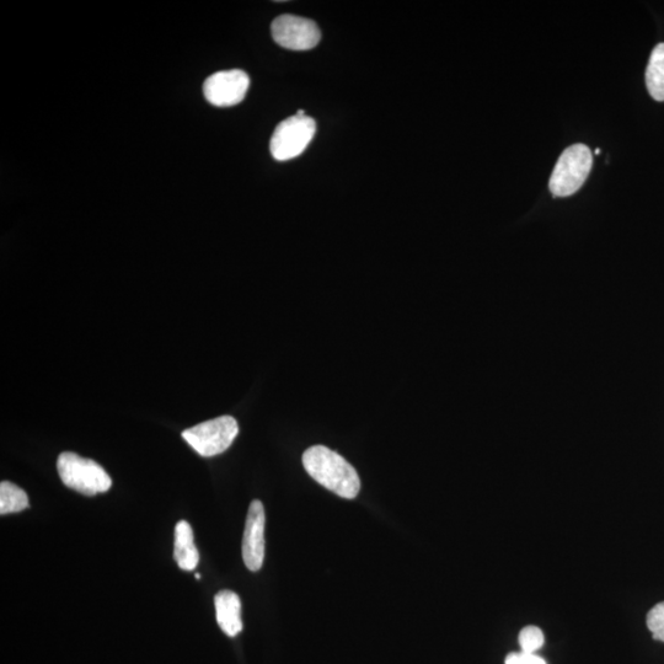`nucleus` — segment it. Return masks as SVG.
Instances as JSON below:
<instances>
[{
    "label": "nucleus",
    "instance_id": "nucleus-4",
    "mask_svg": "<svg viewBox=\"0 0 664 664\" xmlns=\"http://www.w3.org/2000/svg\"><path fill=\"white\" fill-rule=\"evenodd\" d=\"M238 433L237 420L232 416H221L187 428L182 432V438L202 457L210 458L226 452Z\"/></svg>",
    "mask_w": 664,
    "mask_h": 664
},
{
    "label": "nucleus",
    "instance_id": "nucleus-15",
    "mask_svg": "<svg viewBox=\"0 0 664 664\" xmlns=\"http://www.w3.org/2000/svg\"><path fill=\"white\" fill-rule=\"evenodd\" d=\"M506 664H546L537 653L517 652L511 653L506 658Z\"/></svg>",
    "mask_w": 664,
    "mask_h": 664
},
{
    "label": "nucleus",
    "instance_id": "nucleus-8",
    "mask_svg": "<svg viewBox=\"0 0 664 664\" xmlns=\"http://www.w3.org/2000/svg\"><path fill=\"white\" fill-rule=\"evenodd\" d=\"M265 508L262 502H251L243 538V560L250 571H259L265 559Z\"/></svg>",
    "mask_w": 664,
    "mask_h": 664
},
{
    "label": "nucleus",
    "instance_id": "nucleus-3",
    "mask_svg": "<svg viewBox=\"0 0 664 664\" xmlns=\"http://www.w3.org/2000/svg\"><path fill=\"white\" fill-rule=\"evenodd\" d=\"M593 165V155L585 144H574L567 148L555 165L549 181L554 197L576 194L585 184Z\"/></svg>",
    "mask_w": 664,
    "mask_h": 664
},
{
    "label": "nucleus",
    "instance_id": "nucleus-5",
    "mask_svg": "<svg viewBox=\"0 0 664 664\" xmlns=\"http://www.w3.org/2000/svg\"><path fill=\"white\" fill-rule=\"evenodd\" d=\"M317 125L312 117L292 116L276 127L271 138L272 157L278 162H287L297 158L309 146L314 138Z\"/></svg>",
    "mask_w": 664,
    "mask_h": 664
},
{
    "label": "nucleus",
    "instance_id": "nucleus-14",
    "mask_svg": "<svg viewBox=\"0 0 664 664\" xmlns=\"http://www.w3.org/2000/svg\"><path fill=\"white\" fill-rule=\"evenodd\" d=\"M647 626L653 639L664 642V602L655 605L647 614Z\"/></svg>",
    "mask_w": 664,
    "mask_h": 664
},
{
    "label": "nucleus",
    "instance_id": "nucleus-9",
    "mask_svg": "<svg viewBox=\"0 0 664 664\" xmlns=\"http://www.w3.org/2000/svg\"><path fill=\"white\" fill-rule=\"evenodd\" d=\"M219 628L229 637L242 633V602L237 593L221 591L214 598Z\"/></svg>",
    "mask_w": 664,
    "mask_h": 664
},
{
    "label": "nucleus",
    "instance_id": "nucleus-11",
    "mask_svg": "<svg viewBox=\"0 0 664 664\" xmlns=\"http://www.w3.org/2000/svg\"><path fill=\"white\" fill-rule=\"evenodd\" d=\"M646 85L656 101H664V44L652 51L646 71Z\"/></svg>",
    "mask_w": 664,
    "mask_h": 664
},
{
    "label": "nucleus",
    "instance_id": "nucleus-10",
    "mask_svg": "<svg viewBox=\"0 0 664 664\" xmlns=\"http://www.w3.org/2000/svg\"><path fill=\"white\" fill-rule=\"evenodd\" d=\"M174 558L181 570H195L200 554L194 542V530L189 523L180 521L175 527Z\"/></svg>",
    "mask_w": 664,
    "mask_h": 664
},
{
    "label": "nucleus",
    "instance_id": "nucleus-12",
    "mask_svg": "<svg viewBox=\"0 0 664 664\" xmlns=\"http://www.w3.org/2000/svg\"><path fill=\"white\" fill-rule=\"evenodd\" d=\"M29 507V497L23 489L10 481L0 484V513L2 516L18 513Z\"/></svg>",
    "mask_w": 664,
    "mask_h": 664
},
{
    "label": "nucleus",
    "instance_id": "nucleus-13",
    "mask_svg": "<svg viewBox=\"0 0 664 664\" xmlns=\"http://www.w3.org/2000/svg\"><path fill=\"white\" fill-rule=\"evenodd\" d=\"M543 645L544 634L537 626H527L519 634V646L523 652L535 653L542 649Z\"/></svg>",
    "mask_w": 664,
    "mask_h": 664
},
{
    "label": "nucleus",
    "instance_id": "nucleus-2",
    "mask_svg": "<svg viewBox=\"0 0 664 664\" xmlns=\"http://www.w3.org/2000/svg\"><path fill=\"white\" fill-rule=\"evenodd\" d=\"M57 470L64 485L85 496L103 494L112 485L101 465L76 453H62L57 460Z\"/></svg>",
    "mask_w": 664,
    "mask_h": 664
},
{
    "label": "nucleus",
    "instance_id": "nucleus-6",
    "mask_svg": "<svg viewBox=\"0 0 664 664\" xmlns=\"http://www.w3.org/2000/svg\"><path fill=\"white\" fill-rule=\"evenodd\" d=\"M271 32L277 45L292 51L312 50L321 39V32L313 20L291 14L273 20Z\"/></svg>",
    "mask_w": 664,
    "mask_h": 664
},
{
    "label": "nucleus",
    "instance_id": "nucleus-17",
    "mask_svg": "<svg viewBox=\"0 0 664 664\" xmlns=\"http://www.w3.org/2000/svg\"><path fill=\"white\" fill-rule=\"evenodd\" d=\"M196 578H198V580H200L201 575H200V574H196Z\"/></svg>",
    "mask_w": 664,
    "mask_h": 664
},
{
    "label": "nucleus",
    "instance_id": "nucleus-16",
    "mask_svg": "<svg viewBox=\"0 0 664 664\" xmlns=\"http://www.w3.org/2000/svg\"><path fill=\"white\" fill-rule=\"evenodd\" d=\"M596 154H601V149H596Z\"/></svg>",
    "mask_w": 664,
    "mask_h": 664
},
{
    "label": "nucleus",
    "instance_id": "nucleus-7",
    "mask_svg": "<svg viewBox=\"0 0 664 664\" xmlns=\"http://www.w3.org/2000/svg\"><path fill=\"white\" fill-rule=\"evenodd\" d=\"M250 87L248 74L240 69L212 74L203 84V94L208 103L218 107H229L242 103Z\"/></svg>",
    "mask_w": 664,
    "mask_h": 664
},
{
    "label": "nucleus",
    "instance_id": "nucleus-1",
    "mask_svg": "<svg viewBox=\"0 0 664 664\" xmlns=\"http://www.w3.org/2000/svg\"><path fill=\"white\" fill-rule=\"evenodd\" d=\"M303 465L315 481L337 496L352 500L361 490V480L355 468L331 449L314 446L303 454Z\"/></svg>",
    "mask_w": 664,
    "mask_h": 664
}]
</instances>
